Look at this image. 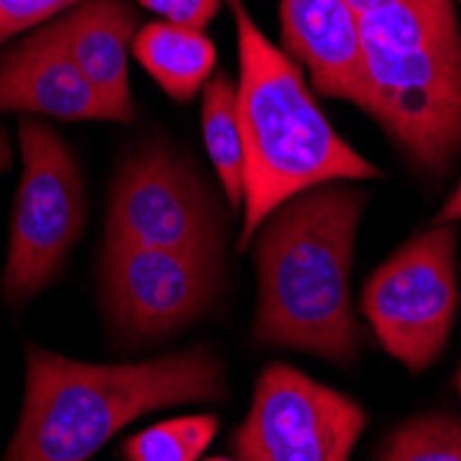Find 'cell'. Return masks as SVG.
I'll use <instances>...</instances> for the list:
<instances>
[{
    "label": "cell",
    "instance_id": "277c9868",
    "mask_svg": "<svg viewBox=\"0 0 461 461\" xmlns=\"http://www.w3.org/2000/svg\"><path fill=\"white\" fill-rule=\"evenodd\" d=\"M367 75L365 111L426 172L461 152V36L450 0L351 4Z\"/></svg>",
    "mask_w": 461,
    "mask_h": 461
},
{
    "label": "cell",
    "instance_id": "52a82bcc",
    "mask_svg": "<svg viewBox=\"0 0 461 461\" xmlns=\"http://www.w3.org/2000/svg\"><path fill=\"white\" fill-rule=\"evenodd\" d=\"M221 221L213 196L169 147L147 144L116 172L105 243L221 255Z\"/></svg>",
    "mask_w": 461,
    "mask_h": 461
},
{
    "label": "cell",
    "instance_id": "44dd1931",
    "mask_svg": "<svg viewBox=\"0 0 461 461\" xmlns=\"http://www.w3.org/2000/svg\"><path fill=\"white\" fill-rule=\"evenodd\" d=\"M204 461H235V458H227V456H216V458H204Z\"/></svg>",
    "mask_w": 461,
    "mask_h": 461
},
{
    "label": "cell",
    "instance_id": "7c38bea8",
    "mask_svg": "<svg viewBox=\"0 0 461 461\" xmlns=\"http://www.w3.org/2000/svg\"><path fill=\"white\" fill-rule=\"evenodd\" d=\"M72 59L113 111V122L136 116L128 59L136 39V12L124 0H80L53 23Z\"/></svg>",
    "mask_w": 461,
    "mask_h": 461
},
{
    "label": "cell",
    "instance_id": "4fadbf2b",
    "mask_svg": "<svg viewBox=\"0 0 461 461\" xmlns=\"http://www.w3.org/2000/svg\"><path fill=\"white\" fill-rule=\"evenodd\" d=\"M133 59L177 103L194 100L216 69V45L199 28L149 23L133 39Z\"/></svg>",
    "mask_w": 461,
    "mask_h": 461
},
{
    "label": "cell",
    "instance_id": "8992f818",
    "mask_svg": "<svg viewBox=\"0 0 461 461\" xmlns=\"http://www.w3.org/2000/svg\"><path fill=\"white\" fill-rule=\"evenodd\" d=\"M456 304V230L447 224L414 235L362 290V312L375 338L414 373L442 354Z\"/></svg>",
    "mask_w": 461,
    "mask_h": 461
},
{
    "label": "cell",
    "instance_id": "7402d4cb",
    "mask_svg": "<svg viewBox=\"0 0 461 461\" xmlns=\"http://www.w3.org/2000/svg\"><path fill=\"white\" fill-rule=\"evenodd\" d=\"M458 395H461V370H458Z\"/></svg>",
    "mask_w": 461,
    "mask_h": 461
},
{
    "label": "cell",
    "instance_id": "7a4b0ae2",
    "mask_svg": "<svg viewBox=\"0 0 461 461\" xmlns=\"http://www.w3.org/2000/svg\"><path fill=\"white\" fill-rule=\"evenodd\" d=\"M23 417L4 461H89L139 417L224 395L221 362L191 348L149 362L89 365L28 348Z\"/></svg>",
    "mask_w": 461,
    "mask_h": 461
},
{
    "label": "cell",
    "instance_id": "e0dca14e",
    "mask_svg": "<svg viewBox=\"0 0 461 461\" xmlns=\"http://www.w3.org/2000/svg\"><path fill=\"white\" fill-rule=\"evenodd\" d=\"M80 0H0V48L17 33L77 6Z\"/></svg>",
    "mask_w": 461,
    "mask_h": 461
},
{
    "label": "cell",
    "instance_id": "5bb4252c",
    "mask_svg": "<svg viewBox=\"0 0 461 461\" xmlns=\"http://www.w3.org/2000/svg\"><path fill=\"white\" fill-rule=\"evenodd\" d=\"M202 133L204 149L232 207H243V133L238 116V86L230 75L219 72L202 92Z\"/></svg>",
    "mask_w": 461,
    "mask_h": 461
},
{
    "label": "cell",
    "instance_id": "2e32d148",
    "mask_svg": "<svg viewBox=\"0 0 461 461\" xmlns=\"http://www.w3.org/2000/svg\"><path fill=\"white\" fill-rule=\"evenodd\" d=\"M379 461H461V420L423 414L390 434Z\"/></svg>",
    "mask_w": 461,
    "mask_h": 461
},
{
    "label": "cell",
    "instance_id": "3957f363",
    "mask_svg": "<svg viewBox=\"0 0 461 461\" xmlns=\"http://www.w3.org/2000/svg\"><path fill=\"white\" fill-rule=\"evenodd\" d=\"M227 4L238 31V116L246 155L240 249H246L293 196L338 180L379 177V169L331 128L299 64L263 36L243 0Z\"/></svg>",
    "mask_w": 461,
    "mask_h": 461
},
{
    "label": "cell",
    "instance_id": "ffe728a7",
    "mask_svg": "<svg viewBox=\"0 0 461 461\" xmlns=\"http://www.w3.org/2000/svg\"><path fill=\"white\" fill-rule=\"evenodd\" d=\"M9 160H12V149H9V144H6V136L0 133V172L6 169Z\"/></svg>",
    "mask_w": 461,
    "mask_h": 461
},
{
    "label": "cell",
    "instance_id": "8fae6325",
    "mask_svg": "<svg viewBox=\"0 0 461 461\" xmlns=\"http://www.w3.org/2000/svg\"><path fill=\"white\" fill-rule=\"evenodd\" d=\"M282 48L307 67L312 86L365 111L367 75L359 23L348 0H279Z\"/></svg>",
    "mask_w": 461,
    "mask_h": 461
},
{
    "label": "cell",
    "instance_id": "ac0fdd59",
    "mask_svg": "<svg viewBox=\"0 0 461 461\" xmlns=\"http://www.w3.org/2000/svg\"><path fill=\"white\" fill-rule=\"evenodd\" d=\"M139 4L147 6L149 12L166 17V23L199 28V31L221 9V0H139Z\"/></svg>",
    "mask_w": 461,
    "mask_h": 461
},
{
    "label": "cell",
    "instance_id": "5b68a950",
    "mask_svg": "<svg viewBox=\"0 0 461 461\" xmlns=\"http://www.w3.org/2000/svg\"><path fill=\"white\" fill-rule=\"evenodd\" d=\"M23 177L14 196L4 296L25 304L67 263L86 224V188L67 141L39 119L20 122Z\"/></svg>",
    "mask_w": 461,
    "mask_h": 461
},
{
    "label": "cell",
    "instance_id": "6da1fadb",
    "mask_svg": "<svg viewBox=\"0 0 461 461\" xmlns=\"http://www.w3.org/2000/svg\"><path fill=\"white\" fill-rule=\"evenodd\" d=\"M365 199V191L326 183L276 207L258 230V343L354 362L362 331L351 266Z\"/></svg>",
    "mask_w": 461,
    "mask_h": 461
},
{
    "label": "cell",
    "instance_id": "9c48e42d",
    "mask_svg": "<svg viewBox=\"0 0 461 461\" xmlns=\"http://www.w3.org/2000/svg\"><path fill=\"white\" fill-rule=\"evenodd\" d=\"M219 290V258L196 251L105 243L103 296L128 338H160L196 321Z\"/></svg>",
    "mask_w": 461,
    "mask_h": 461
},
{
    "label": "cell",
    "instance_id": "30bf717a",
    "mask_svg": "<svg viewBox=\"0 0 461 461\" xmlns=\"http://www.w3.org/2000/svg\"><path fill=\"white\" fill-rule=\"evenodd\" d=\"M0 111L113 122V111L83 75L56 25L39 28L0 59Z\"/></svg>",
    "mask_w": 461,
    "mask_h": 461
},
{
    "label": "cell",
    "instance_id": "9a60e30c",
    "mask_svg": "<svg viewBox=\"0 0 461 461\" xmlns=\"http://www.w3.org/2000/svg\"><path fill=\"white\" fill-rule=\"evenodd\" d=\"M219 431L213 414H188L133 434L122 445L124 461H199Z\"/></svg>",
    "mask_w": 461,
    "mask_h": 461
},
{
    "label": "cell",
    "instance_id": "d6986e66",
    "mask_svg": "<svg viewBox=\"0 0 461 461\" xmlns=\"http://www.w3.org/2000/svg\"><path fill=\"white\" fill-rule=\"evenodd\" d=\"M453 221H461V183L450 194V199L445 202V207L439 211V219H437V224H453Z\"/></svg>",
    "mask_w": 461,
    "mask_h": 461
},
{
    "label": "cell",
    "instance_id": "ba28073f",
    "mask_svg": "<svg viewBox=\"0 0 461 461\" xmlns=\"http://www.w3.org/2000/svg\"><path fill=\"white\" fill-rule=\"evenodd\" d=\"M365 423V409L348 395L271 365L260 373L232 447L240 461H348Z\"/></svg>",
    "mask_w": 461,
    "mask_h": 461
}]
</instances>
